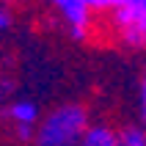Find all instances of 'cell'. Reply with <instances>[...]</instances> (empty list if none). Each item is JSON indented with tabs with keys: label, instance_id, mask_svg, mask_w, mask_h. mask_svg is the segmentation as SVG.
I'll use <instances>...</instances> for the list:
<instances>
[{
	"label": "cell",
	"instance_id": "cell-9",
	"mask_svg": "<svg viewBox=\"0 0 146 146\" xmlns=\"http://www.w3.org/2000/svg\"><path fill=\"white\" fill-rule=\"evenodd\" d=\"M8 3H11V0H0V6H6V8H8Z\"/></svg>",
	"mask_w": 146,
	"mask_h": 146
},
{
	"label": "cell",
	"instance_id": "cell-6",
	"mask_svg": "<svg viewBox=\"0 0 146 146\" xmlns=\"http://www.w3.org/2000/svg\"><path fill=\"white\" fill-rule=\"evenodd\" d=\"M116 146H146V132H143V124H127L119 130V143Z\"/></svg>",
	"mask_w": 146,
	"mask_h": 146
},
{
	"label": "cell",
	"instance_id": "cell-2",
	"mask_svg": "<svg viewBox=\"0 0 146 146\" xmlns=\"http://www.w3.org/2000/svg\"><path fill=\"white\" fill-rule=\"evenodd\" d=\"M110 31L124 47L143 50L146 44V0H127L108 8Z\"/></svg>",
	"mask_w": 146,
	"mask_h": 146
},
{
	"label": "cell",
	"instance_id": "cell-4",
	"mask_svg": "<svg viewBox=\"0 0 146 146\" xmlns=\"http://www.w3.org/2000/svg\"><path fill=\"white\" fill-rule=\"evenodd\" d=\"M50 6L55 8L61 19L66 22V31L69 36L77 41L88 39V31H91V8L86 0H47Z\"/></svg>",
	"mask_w": 146,
	"mask_h": 146
},
{
	"label": "cell",
	"instance_id": "cell-1",
	"mask_svg": "<svg viewBox=\"0 0 146 146\" xmlns=\"http://www.w3.org/2000/svg\"><path fill=\"white\" fill-rule=\"evenodd\" d=\"M88 108L80 102H64L39 119L31 146H77L83 130L88 127Z\"/></svg>",
	"mask_w": 146,
	"mask_h": 146
},
{
	"label": "cell",
	"instance_id": "cell-8",
	"mask_svg": "<svg viewBox=\"0 0 146 146\" xmlns=\"http://www.w3.org/2000/svg\"><path fill=\"white\" fill-rule=\"evenodd\" d=\"M11 25H14V17H11V11H8L6 6H0V33L8 31Z\"/></svg>",
	"mask_w": 146,
	"mask_h": 146
},
{
	"label": "cell",
	"instance_id": "cell-5",
	"mask_svg": "<svg viewBox=\"0 0 146 146\" xmlns=\"http://www.w3.org/2000/svg\"><path fill=\"white\" fill-rule=\"evenodd\" d=\"M119 143V130L110 121H88L83 130L77 146H116Z\"/></svg>",
	"mask_w": 146,
	"mask_h": 146
},
{
	"label": "cell",
	"instance_id": "cell-7",
	"mask_svg": "<svg viewBox=\"0 0 146 146\" xmlns=\"http://www.w3.org/2000/svg\"><path fill=\"white\" fill-rule=\"evenodd\" d=\"M143 113H146V83H138V124L143 121Z\"/></svg>",
	"mask_w": 146,
	"mask_h": 146
},
{
	"label": "cell",
	"instance_id": "cell-3",
	"mask_svg": "<svg viewBox=\"0 0 146 146\" xmlns=\"http://www.w3.org/2000/svg\"><path fill=\"white\" fill-rule=\"evenodd\" d=\"M3 116L11 121L17 138L22 141V143H31L33 130H36V124H39V119H41L39 105H36L33 99H11V102L3 105Z\"/></svg>",
	"mask_w": 146,
	"mask_h": 146
}]
</instances>
